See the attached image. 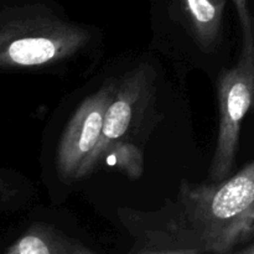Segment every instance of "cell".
I'll return each instance as SVG.
<instances>
[{
  "label": "cell",
  "instance_id": "6da1fadb",
  "mask_svg": "<svg viewBox=\"0 0 254 254\" xmlns=\"http://www.w3.org/2000/svg\"><path fill=\"white\" fill-rule=\"evenodd\" d=\"M175 202L203 253H235L254 241V159L218 183L184 180Z\"/></svg>",
  "mask_w": 254,
  "mask_h": 254
},
{
  "label": "cell",
  "instance_id": "7a4b0ae2",
  "mask_svg": "<svg viewBox=\"0 0 254 254\" xmlns=\"http://www.w3.org/2000/svg\"><path fill=\"white\" fill-rule=\"evenodd\" d=\"M241 29L237 64L221 72L217 81L218 128L208 169L210 181L231 175L240 146L242 123L254 103V16L248 0H232Z\"/></svg>",
  "mask_w": 254,
  "mask_h": 254
},
{
  "label": "cell",
  "instance_id": "3957f363",
  "mask_svg": "<svg viewBox=\"0 0 254 254\" xmlns=\"http://www.w3.org/2000/svg\"><path fill=\"white\" fill-rule=\"evenodd\" d=\"M118 91V79L107 78L83 99L62 131L57 144L56 169L64 181L79 180L82 170L98 145L106 112Z\"/></svg>",
  "mask_w": 254,
  "mask_h": 254
},
{
  "label": "cell",
  "instance_id": "277c9868",
  "mask_svg": "<svg viewBox=\"0 0 254 254\" xmlns=\"http://www.w3.org/2000/svg\"><path fill=\"white\" fill-rule=\"evenodd\" d=\"M151 89V77L146 67L130 69L118 79V91L106 112L98 145L82 170L79 180L98 169L104 153L118 141L128 140L129 133L144 116Z\"/></svg>",
  "mask_w": 254,
  "mask_h": 254
},
{
  "label": "cell",
  "instance_id": "5b68a950",
  "mask_svg": "<svg viewBox=\"0 0 254 254\" xmlns=\"http://www.w3.org/2000/svg\"><path fill=\"white\" fill-rule=\"evenodd\" d=\"M119 217L134 238L129 253L201 254L202 248L185 227L175 201L161 210L141 212L121 208Z\"/></svg>",
  "mask_w": 254,
  "mask_h": 254
},
{
  "label": "cell",
  "instance_id": "8992f818",
  "mask_svg": "<svg viewBox=\"0 0 254 254\" xmlns=\"http://www.w3.org/2000/svg\"><path fill=\"white\" fill-rule=\"evenodd\" d=\"M188 30L201 50L212 52L220 46L226 2L218 0H178Z\"/></svg>",
  "mask_w": 254,
  "mask_h": 254
},
{
  "label": "cell",
  "instance_id": "52a82bcc",
  "mask_svg": "<svg viewBox=\"0 0 254 254\" xmlns=\"http://www.w3.org/2000/svg\"><path fill=\"white\" fill-rule=\"evenodd\" d=\"M9 254H96L77 238L47 223H35L7 250Z\"/></svg>",
  "mask_w": 254,
  "mask_h": 254
},
{
  "label": "cell",
  "instance_id": "ba28073f",
  "mask_svg": "<svg viewBox=\"0 0 254 254\" xmlns=\"http://www.w3.org/2000/svg\"><path fill=\"white\" fill-rule=\"evenodd\" d=\"M102 163L117 166L130 179L140 178L144 170L143 153L138 148V145L129 140L118 141L112 145L104 153L101 160V164Z\"/></svg>",
  "mask_w": 254,
  "mask_h": 254
},
{
  "label": "cell",
  "instance_id": "9c48e42d",
  "mask_svg": "<svg viewBox=\"0 0 254 254\" xmlns=\"http://www.w3.org/2000/svg\"><path fill=\"white\" fill-rule=\"evenodd\" d=\"M235 253H240V254H254V241L252 242L247 243V246L242 248H238Z\"/></svg>",
  "mask_w": 254,
  "mask_h": 254
},
{
  "label": "cell",
  "instance_id": "30bf717a",
  "mask_svg": "<svg viewBox=\"0 0 254 254\" xmlns=\"http://www.w3.org/2000/svg\"><path fill=\"white\" fill-rule=\"evenodd\" d=\"M218 1H222V2H226V0H218Z\"/></svg>",
  "mask_w": 254,
  "mask_h": 254
}]
</instances>
